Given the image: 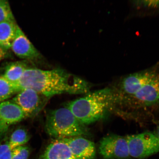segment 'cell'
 <instances>
[{
	"instance_id": "6",
	"label": "cell",
	"mask_w": 159,
	"mask_h": 159,
	"mask_svg": "<svg viewBox=\"0 0 159 159\" xmlns=\"http://www.w3.org/2000/svg\"><path fill=\"white\" fill-rule=\"evenodd\" d=\"M99 153L105 159H127L129 155L127 136L110 134L101 139Z\"/></svg>"
},
{
	"instance_id": "16",
	"label": "cell",
	"mask_w": 159,
	"mask_h": 159,
	"mask_svg": "<svg viewBox=\"0 0 159 159\" xmlns=\"http://www.w3.org/2000/svg\"><path fill=\"white\" fill-rule=\"evenodd\" d=\"M18 93L15 84L10 82L3 76L0 77V102L7 100Z\"/></svg>"
},
{
	"instance_id": "17",
	"label": "cell",
	"mask_w": 159,
	"mask_h": 159,
	"mask_svg": "<svg viewBox=\"0 0 159 159\" xmlns=\"http://www.w3.org/2000/svg\"><path fill=\"white\" fill-rule=\"evenodd\" d=\"M15 21L9 3L5 0H0V23Z\"/></svg>"
},
{
	"instance_id": "12",
	"label": "cell",
	"mask_w": 159,
	"mask_h": 159,
	"mask_svg": "<svg viewBox=\"0 0 159 159\" xmlns=\"http://www.w3.org/2000/svg\"><path fill=\"white\" fill-rule=\"evenodd\" d=\"M39 159H75L69 147L61 139H55L46 148Z\"/></svg>"
},
{
	"instance_id": "14",
	"label": "cell",
	"mask_w": 159,
	"mask_h": 159,
	"mask_svg": "<svg viewBox=\"0 0 159 159\" xmlns=\"http://www.w3.org/2000/svg\"><path fill=\"white\" fill-rule=\"evenodd\" d=\"M28 66L25 61H16L7 65L3 75L10 82L16 84L20 80Z\"/></svg>"
},
{
	"instance_id": "19",
	"label": "cell",
	"mask_w": 159,
	"mask_h": 159,
	"mask_svg": "<svg viewBox=\"0 0 159 159\" xmlns=\"http://www.w3.org/2000/svg\"><path fill=\"white\" fill-rule=\"evenodd\" d=\"M0 159H12V151L7 139L0 143Z\"/></svg>"
},
{
	"instance_id": "8",
	"label": "cell",
	"mask_w": 159,
	"mask_h": 159,
	"mask_svg": "<svg viewBox=\"0 0 159 159\" xmlns=\"http://www.w3.org/2000/svg\"><path fill=\"white\" fill-rule=\"evenodd\" d=\"M126 98L140 108L159 104V75L134 95Z\"/></svg>"
},
{
	"instance_id": "2",
	"label": "cell",
	"mask_w": 159,
	"mask_h": 159,
	"mask_svg": "<svg viewBox=\"0 0 159 159\" xmlns=\"http://www.w3.org/2000/svg\"><path fill=\"white\" fill-rule=\"evenodd\" d=\"M114 102L112 89L105 88L89 92L70 101L66 107L80 122L86 126L105 118Z\"/></svg>"
},
{
	"instance_id": "20",
	"label": "cell",
	"mask_w": 159,
	"mask_h": 159,
	"mask_svg": "<svg viewBox=\"0 0 159 159\" xmlns=\"http://www.w3.org/2000/svg\"><path fill=\"white\" fill-rule=\"evenodd\" d=\"M135 4L139 7L148 8L159 7V1H135Z\"/></svg>"
},
{
	"instance_id": "3",
	"label": "cell",
	"mask_w": 159,
	"mask_h": 159,
	"mask_svg": "<svg viewBox=\"0 0 159 159\" xmlns=\"http://www.w3.org/2000/svg\"><path fill=\"white\" fill-rule=\"evenodd\" d=\"M45 130L55 139L89 135L86 126L80 122L66 107L52 111L48 114Z\"/></svg>"
},
{
	"instance_id": "1",
	"label": "cell",
	"mask_w": 159,
	"mask_h": 159,
	"mask_svg": "<svg viewBox=\"0 0 159 159\" xmlns=\"http://www.w3.org/2000/svg\"><path fill=\"white\" fill-rule=\"evenodd\" d=\"M15 84L19 93L30 89L47 98L63 94H86L90 89L84 80L59 68L45 70L29 67Z\"/></svg>"
},
{
	"instance_id": "15",
	"label": "cell",
	"mask_w": 159,
	"mask_h": 159,
	"mask_svg": "<svg viewBox=\"0 0 159 159\" xmlns=\"http://www.w3.org/2000/svg\"><path fill=\"white\" fill-rule=\"evenodd\" d=\"M30 140V137L27 131L24 129H16L11 134L8 140L9 145L11 150L19 146H24Z\"/></svg>"
},
{
	"instance_id": "4",
	"label": "cell",
	"mask_w": 159,
	"mask_h": 159,
	"mask_svg": "<svg viewBox=\"0 0 159 159\" xmlns=\"http://www.w3.org/2000/svg\"><path fill=\"white\" fill-rule=\"evenodd\" d=\"M129 155L143 159L159 152V139L156 134L146 132L127 136Z\"/></svg>"
},
{
	"instance_id": "21",
	"label": "cell",
	"mask_w": 159,
	"mask_h": 159,
	"mask_svg": "<svg viewBox=\"0 0 159 159\" xmlns=\"http://www.w3.org/2000/svg\"><path fill=\"white\" fill-rule=\"evenodd\" d=\"M7 56V51L0 47V61L5 58Z\"/></svg>"
},
{
	"instance_id": "5",
	"label": "cell",
	"mask_w": 159,
	"mask_h": 159,
	"mask_svg": "<svg viewBox=\"0 0 159 159\" xmlns=\"http://www.w3.org/2000/svg\"><path fill=\"white\" fill-rule=\"evenodd\" d=\"M159 75V71L156 66L128 75L121 81L119 93L114 94V98L132 96Z\"/></svg>"
},
{
	"instance_id": "10",
	"label": "cell",
	"mask_w": 159,
	"mask_h": 159,
	"mask_svg": "<svg viewBox=\"0 0 159 159\" xmlns=\"http://www.w3.org/2000/svg\"><path fill=\"white\" fill-rule=\"evenodd\" d=\"M11 48L15 54L19 58L29 60L41 59L42 56L27 38L18 25Z\"/></svg>"
},
{
	"instance_id": "13",
	"label": "cell",
	"mask_w": 159,
	"mask_h": 159,
	"mask_svg": "<svg viewBox=\"0 0 159 159\" xmlns=\"http://www.w3.org/2000/svg\"><path fill=\"white\" fill-rule=\"evenodd\" d=\"M17 25L15 21L0 23V47L6 51L11 48L15 38Z\"/></svg>"
},
{
	"instance_id": "22",
	"label": "cell",
	"mask_w": 159,
	"mask_h": 159,
	"mask_svg": "<svg viewBox=\"0 0 159 159\" xmlns=\"http://www.w3.org/2000/svg\"><path fill=\"white\" fill-rule=\"evenodd\" d=\"M156 134L157 135V136H158V138L159 139V122L157 125V133Z\"/></svg>"
},
{
	"instance_id": "18",
	"label": "cell",
	"mask_w": 159,
	"mask_h": 159,
	"mask_svg": "<svg viewBox=\"0 0 159 159\" xmlns=\"http://www.w3.org/2000/svg\"><path fill=\"white\" fill-rule=\"evenodd\" d=\"M30 154L29 148L24 145L12 150V159H28Z\"/></svg>"
},
{
	"instance_id": "9",
	"label": "cell",
	"mask_w": 159,
	"mask_h": 159,
	"mask_svg": "<svg viewBox=\"0 0 159 159\" xmlns=\"http://www.w3.org/2000/svg\"><path fill=\"white\" fill-rule=\"evenodd\" d=\"M25 118L24 113L12 101L0 102V139L6 134L10 126Z\"/></svg>"
},
{
	"instance_id": "7",
	"label": "cell",
	"mask_w": 159,
	"mask_h": 159,
	"mask_svg": "<svg viewBox=\"0 0 159 159\" xmlns=\"http://www.w3.org/2000/svg\"><path fill=\"white\" fill-rule=\"evenodd\" d=\"M43 95L30 89H25L18 93L12 101L20 107L24 113L25 118L35 116L41 110L45 104Z\"/></svg>"
},
{
	"instance_id": "11",
	"label": "cell",
	"mask_w": 159,
	"mask_h": 159,
	"mask_svg": "<svg viewBox=\"0 0 159 159\" xmlns=\"http://www.w3.org/2000/svg\"><path fill=\"white\" fill-rule=\"evenodd\" d=\"M68 146L75 159H94L96 149L94 143L83 136L61 139Z\"/></svg>"
}]
</instances>
